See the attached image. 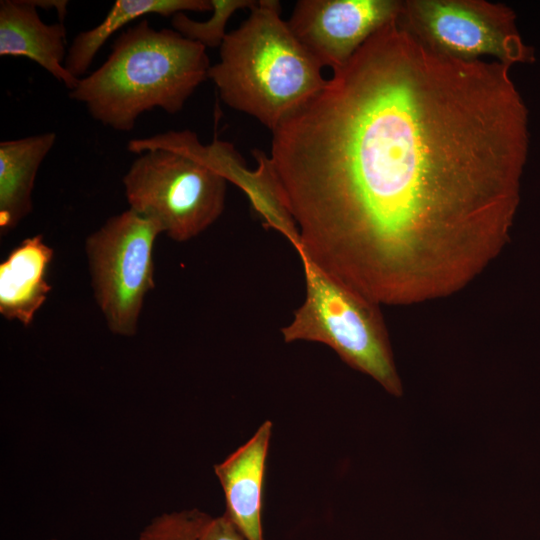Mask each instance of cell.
Wrapping results in <instances>:
<instances>
[{
  "label": "cell",
  "mask_w": 540,
  "mask_h": 540,
  "mask_svg": "<svg viewBox=\"0 0 540 540\" xmlns=\"http://www.w3.org/2000/svg\"><path fill=\"white\" fill-rule=\"evenodd\" d=\"M496 60L427 47L394 20L272 132L295 247L376 305L448 297L509 241L529 109Z\"/></svg>",
  "instance_id": "6da1fadb"
},
{
  "label": "cell",
  "mask_w": 540,
  "mask_h": 540,
  "mask_svg": "<svg viewBox=\"0 0 540 540\" xmlns=\"http://www.w3.org/2000/svg\"><path fill=\"white\" fill-rule=\"evenodd\" d=\"M210 67L206 47L143 19L116 38L105 62L80 78L69 97L104 126L129 132L146 111H181Z\"/></svg>",
  "instance_id": "7a4b0ae2"
},
{
  "label": "cell",
  "mask_w": 540,
  "mask_h": 540,
  "mask_svg": "<svg viewBox=\"0 0 540 540\" xmlns=\"http://www.w3.org/2000/svg\"><path fill=\"white\" fill-rule=\"evenodd\" d=\"M210 67L221 100L273 132L326 84L319 63L281 18L278 0H257L248 18L227 33Z\"/></svg>",
  "instance_id": "3957f363"
},
{
  "label": "cell",
  "mask_w": 540,
  "mask_h": 540,
  "mask_svg": "<svg viewBox=\"0 0 540 540\" xmlns=\"http://www.w3.org/2000/svg\"><path fill=\"white\" fill-rule=\"evenodd\" d=\"M127 150L139 154L122 179L129 208L168 237L188 241L221 216L227 181L194 153L183 130L132 139Z\"/></svg>",
  "instance_id": "277c9868"
},
{
  "label": "cell",
  "mask_w": 540,
  "mask_h": 540,
  "mask_svg": "<svg viewBox=\"0 0 540 540\" xmlns=\"http://www.w3.org/2000/svg\"><path fill=\"white\" fill-rule=\"evenodd\" d=\"M306 294L292 321L281 329L285 342L323 343L352 368L400 396L397 374L378 305L370 302L312 261L299 256Z\"/></svg>",
  "instance_id": "5b68a950"
},
{
  "label": "cell",
  "mask_w": 540,
  "mask_h": 540,
  "mask_svg": "<svg viewBox=\"0 0 540 540\" xmlns=\"http://www.w3.org/2000/svg\"><path fill=\"white\" fill-rule=\"evenodd\" d=\"M161 233L157 222L129 208L85 240L93 295L113 334L137 332L145 296L155 287L153 247Z\"/></svg>",
  "instance_id": "8992f818"
},
{
  "label": "cell",
  "mask_w": 540,
  "mask_h": 540,
  "mask_svg": "<svg viewBox=\"0 0 540 540\" xmlns=\"http://www.w3.org/2000/svg\"><path fill=\"white\" fill-rule=\"evenodd\" d=\"M516 19L511 7L486 0H405L397 22L443 55L467 61L490 57L512 67L536 59Z\"/></svg>",
  "instance_id": "52a82bcc"
},
{
  "label": "cell",
  "mask_w": 540,
  "mask_h": 540,
  "mask_svg": "<svg viewBox=\"0 0 540 540\" xmlns=\"http://www.w3.org/2000/svg\"><path fill=\"white\" fill-rule=\"evenodd\" d=\"M400 8L399 0H298L287 24L321 67L334 70L397 19Z\"/></svg>",
  "instance_id": "ba28073f"
},
{
  "label": "cell",
  "mask_w": 540,
  "mask_h": 540,
  "mask_svg": "<svg viewBox=\"0 0 540 540\" xmlns=\"http://www.w3.org/2000/svg\"><path fill=\"white\" fill-rule=\"evenodd\" d=\"M271 429V421H265L248 442L214 466L225 494V515L246 540H264L263 481Z\"/></svg>",
  "instance_id": "9c48e42d"
},
{
  "label": "cell",
  "mask_w": 540,
  "mask_h": 540,
  "mask_svg": "<svg viewBox=\"0 0 540 540\" xmlns=\"http://www.w3.org/2000/svg\"><path fill=\"white\" fill-rule=\"evenodd\" d=\"M0 56L26 57L69 91L79 78L65 68L66 29L62 22L44 23L33 0L0 1Z\"/></svg>",
  "instance_id": "30bf717a"
},
{
  "label": "cell",
  "mask_w": 540,
  "mask_h": 540,
  "mask_svg": "<svg viewBox=\"0 0 540 540\" xmlns=\"http://www.w3.org/2000/svg\"><path fill=\"white\" fill-rule=\"evenodd\" d=\"M188 144L207 165L246 193L254 210L268 227L282 233L293 247L298 244L297 229L277 197L270 173L269 157L263 151H252L257 167L250 170L229 142L214 139L211 144L203 145L197 134L192 132L188 137Z\"/></svg>",
  "instance_id": "8fae6325"
},
{
  "label": "cell",
  "mask_w": 540,
  "mask_h": 540,
  "mask_svg": "<svg viewBox=\"0 0 540 540\" xmlns=\"http://www.w3.org/2000/svg\"><path fill=\"white\" fill-rule=\"evenodd\" d=\"M54 252L41 235L25 238L0 264V314L30 326L52 287L47 272Z\"/></svg>",
  "instance_id": "7c38bea8"
},
{
  "label": "cell",
  "mask_w": 540,
  "mask_h": 540,
  "mask_svg": "<svg viewBox=\"0 0 540 540\" xmlns=\"http://www.w3.org/2000/svg\"><path fill=\"white\" fill-rule=\"evenodd\" d=\"M56 142L54 132L0 143V231L15 229L32 211L37 172Z\"/></svg>",
  "instance_id": "4fadbf2b"
},
{
  "label": "cell",
  "mask_w": 540,
  "mask_h": 540,
  "mask_svg": "<svg viewBox=\"0 0 540 540\" xmlns=\"http://www.w3.org/2000/svg\"><path fill=\"white\" fill-rule=\"evenodd\" d=\"M212 11L210 0H117L103 21L76 35L68 48L65 68L76 78L87 72L100 48L116 31L148 14L174 16L180 12Z\"/></svg>",
  "instance_id": "5bb4252c"
},
{
  "label": "cell",
  "mask_w": 540,
  "mask_h": 540,
  "mask_svg": "<svg viewBox=\"0 0 540 540\" xmlns=\"http://www.w3.org/2000/svg\"><path fill=\"white\" fill-rule=\"evenodd\" d=\"M212 16L205 21H195L185 12L172 16L171 25L185 38L204 47H220L227 33L226 24L239 9H251L257 0H210Z\"/></svg>",
  "instance_id": "9a60e30c"
},
{
  "label": "cell",
  "mask_w": 540,
  "mask_h": 540,
  "mask_svg": "<svg viewBox=\"0 0 540 540\" xmlns=\"http://www.w3.org/2000/svg\"><path fill=\"white\" fill-rule=\"evenodd\" d=\"M210 519L197 509L164 513L154 518L134 540H198Z\"/></svg>",
  "instance_id": "2e32d148"
},
{
  "label": "cell",
  "mask_w": 540,
  "mask_h": 540,
  "mask_svg": "<svg viewBox=\"0 0 540 540\" xmlns=\"http://www.w3.org/2000/svg\"><path fill=\"white\" fill-rule=\"evenodd\" d=\"M198 540H246V538L224 514L217 518H211Z\"/></svg>",
  "instance_id": "e0dca14e"
},
{
  "label": "cell",
  "mask_w": 540,
  "mask_h": 540,
  "mask_svg": "<svg viewBox=\"0 0 540 540\" xmlns=\"http://www.w3.org/2000/svg\"><path fill=\"white\" fill-rule=\"evenodd\" d=\"M35 6L37 8L47 9V10H55L60 22L63 23L66 15H67V7H68V1L66 0H33Z\"/></svg>",
  "instance_id": "ac0fdd59"
}]
</instances>
